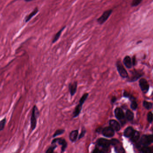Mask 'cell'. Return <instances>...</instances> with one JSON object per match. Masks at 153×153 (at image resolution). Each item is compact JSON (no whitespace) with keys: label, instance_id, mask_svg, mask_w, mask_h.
Listing matches in <instances>:
<instances>
[{"label":"cell","instance_id":"obj_1","mask_svg":"<svg viewBox=\"0 0 153 153\" xmlns=\"http://www.w3.org/2000/svg\"><path fill=\"white\" fill-rule=\"evenodd\" d=\"M111 145L110 140L104 138H99L96 141V146L93 153H106L108 151Z\"/></svg>","mask_w":153,"mask_h":153},{"label":"cell","instance_id":"obj_2","mask_svg":"<svg viewBox=\"0 0 153 153\" xmlns=\"http://www.w3.org/2000/svg\"><path fill=\"white\" fill-rule=\"evenodd\" d=\"M38 115L39 111L36 105H34L32 108L30 121V129L32 131L34 130L36 128L37 124V119L38 118Z\"/></svg>","mask_w":153,"mask_h":153},{"label":"cell","instance_id":"obj_3","mask_svg":"<svg viewBox=\"0 0 153 153\" xmlns=\"http://www.w3.org/2000/svg\"><path fill=\"white\" fill-rule=\"evenodd\" d=\"M88 96H89V94L88 93H85L82 95V96L80 99L79 101V104L76 106L74 111L73 112V118L77 117L79 115L80 113H81V110L82 107V105H83L85 101H86Z\"/></svg>","mask_w":153,"mask_h":153},{"label":"cell","instance_id":"obj_4","mask_svg":"<svg viewBox=\"0 0 153 153\" xmlns=\"http://www.w3.org/2000/svg\"><path fill=\"white\" fill-rule=\"evenodd\" d=\"M112 12V10L111 9H109L105 11L103 14L101 15V16L99 17L97 19V21L98 23L100 25L103 24L104 22H106L108 18L110 16V14Z\"/></svg>","mask_w":153,"mask_h":153},{"label":"cell","instance_id":"obj_5","mask_svg":"<svg viewBox=\"0 0 153 153\" xmlns=\"http://www.w3.org/2000/svg\"><path fill=\"white\" fill-rule=\"evenodd\" d=\"M115 117L120 121L122 124L125 123V115L123 110L119 107L116 108L114 111Z\"/></svg>","mask_w":153,"mask_h":153},{"label":"cell","instance_id":"obj_6","mask_svg":"<svg viewBox=\"0 0 153 153\" xmlns=\"http://www.w3.org/2000/svg\"><path fill=\"white\" fill-rule=\"evenodd\" d=\"M102 134L103 136L110 138L114 136L115 134V130L110 126L106 127L102 129Z\"/></svg>","mask_w":153,"mask_h":153},{"label":"cell","instance_id":"obj_7","mask_svg":"<svg viewBox=\"0 0 153 153\" xmlns=\"http://www.w3.org/2000/svg\"><path fill=\"white\" fill-rule=\"evenodd\" d=\"M56 143H58L59 145H61V152H63L67 146V143L63 138H55L52 141L51 144H55Z\"/></svg>","mask_w":153,"mask_h":153},{"label":"cell","instance_id":"obj_8","mask_svg":"<svg viewBox=\"0 0 153 153\" xmlns=\"http://www.w3.org/2000/svg\"><path fill=\"white\" fill-rule=\"evenodd\" d=\"M116 68H117V71L119 72V75L120 76L122 77L123 78H125L127 77L128 76L127 72H126L125 69L123 68V65L120 62L118 61L117 62Z\"/></svg>","mask_w":153,"mask_h":153},{"label":"cell","instance_id":"obj_9","mask_svg":"<svg viewBox=\"0 0 153 153\" xmlns=\"http://www.w3.org/2000/svg\"><path fill=\"white\" fill-rule=\"evenodd\" d=\"M153 135H144L140 139V143L144 146H146L153 143Z\"/></svg>","mask_w":153,"mask_h":153},{"label":"cell","instance_id":"obj_10","mask_svg":"<svg viewBox=\"0 0 153 153\" xmlns=\"http://www.w3.org/2000/svg\"><path fill=\"white\" fill-rule=\"evenodd\" d=\"M139 85L140 89L144 93H146L149 88V86L147 81L144 79H141L139 81Z\"/></svg>","mask_w":153,"mask_h":153},{"label":"cell","instance_id":"obj_11","mask_svg":"<svg viewBox=\"0 0 153 153\" xmlns=\"http://www.w3.org/2000/svg\"><path fill=\"white\" fill-rule=\"evenodd\" d=\"M77 87V82L75 81L74 82L71 83L68 85V89L70 95L72 96L75 94H76V89Z\"/></svg>","mask_w":153,"mask_h":153},{"label":"cell","instance_id":"obj_12","mask_svg":"<svg viewBox=\"0 0 153 153\" xmlns=\"http://www.w3.org/2000/svg\"><path fill=\"white\" fill-rule=\"evenodd\" d=\"M109 123L110 126L115 131H119L120 129V126L119 123L114 119H111Z\"/></svg>","mask_w":153,"mask_h":153},{"label":"cell","instance_id":"obj_13","mask_svg":"<svg viewBox=\"0 0 153 153\" xmlns=\"http://www.w3.org/2000/svg\"><path fill=\"white\" fill-rule=\"evenodd\" d=\"M78 136V131L77 130H73L69 133V139L72 142L76 141Z\"/></svg>","mask_w":153,"mask_h":153},{"label":"cell","instance_id":"obj_14","mask_svg":"<svg viewBox=\"0 0 153 153\" xmlns=\"http://www.w3.org/2000/svg\"><path fill=\"white\" fill-rule=\"evenodd\" d=\"M38 12V7H36L34 9V10L30 13L29 14H28L25 18V22H27L30 21L31 18L32 17H34V15H35Z\"/></svg>","mask_w":153,"mask_h":153},{"label":"cell","instance_id":"obj_15","mask_svg":"<svg viewBox=\"0 0 153 153\" xmlns=\"http://www.w3.org/2000/svg\"><path fill=\"white\" fill-rule=\"evenodd\" d=\"M65 28V26H64V27H63L62 28H61V29L60 30L56 33V34L54 35L53 38L52 40V43H54L56 42L58 39L60 38L61 33L63 31V30L64 29V28Z\"/></svg>","mask_w":153,"mask_h":153},{"label":"cell","instance_id":"obj_16","mask_svg":"<svg viewBox=\"0 0 153 153\" xmlns=\"http://www.w3.org/2000/svg\"><path fill=\"white\" fill-rule=\"evenodd\" d=\"M123 62V63L125 65V66H126V68H131L132 65L131 60L129 56H127L124 58Z\"/></svg>","mask_w":153,"mask_h":153},{"label":"cell","instance_id":"obj_17","mask_svg":"<svg viewBox=\"0 0 153 153\" xmlns=\"http://www.w3.org/2000/svg\"><path fill=\"white\" fill-rule=\"evenodd\" d=\"M133 132H134V130H133V128L131 127H128L125 130L124 133H123V135L125 137H129L131 136Z\"/></svg>","mask_w":153,"mask_h":153},{"label":"cell","instance_id":"obj_18","mask_svg":"<svg viewBox=\"0 0 153 153\" xmlns=\"http://www.w3.org/2000/svg\"><path fill=\"white\" fill-rule=\"evenodd\" d=\"M115 152L116 153H124L125 151L122 146L120 145L119 142L114 145Z\"/></svg>","mask_w":153,"mask_h":153},{"label":"cell","instance_id":"obj_19","mask_svg":"<svg viewBox=\"0 0 153 153\" xmlns=\"http://www.w3.org/2000/svg\"><path fill=\"white\" fill-rule=\"evenodd\" d=\"M139 136H140L139 133L137 131H134L131 136V139L133 141H136L138 140Z\"/></svg>","mask_w":153,"mask_h":153},{"label":"cell","instance_id":"obj_20","mask_svg":"<svg viewBox=\"0 0 153 153\" xmlns=\"http://www.w3.org/2000/svg\"><path fill=\"white\" fill-rule=\"evenodd\" d=\"M142 74L140 73V72H134L132 74V76L131 77V81H135L137 80L140 77L142 76Z\"/></svg>","mask_w":153,"mask_h":153},{"label":"cell","instance_id":"obj_21","mask_svg":"<svg viewBox=\"0 0 153 153\" xmlns=\"http://www.w3.org/2000/svg\"><path fill=\"white\" fill-rule=\"evenodd\" d=\"M126 116L127 119L128 121H131L133 119L134 117V115L133 113L130 110L127 111L126 112Z\"/></svg>","mask_w":153,"mask_h":153},{"label":"cell","instance_id":"obj_22","mask_svg":"<svg viewBox=\"0 0 153 153\" xmlns=\"http://www.w3.org/2000/svg\"><path fill=\"white\" fill-rule=\"evenodd\" d=\"M6 123V118L4 117L0 121V132L3 130Z\"/></svg>","mask_w":153,"mask_h":153},{"label":"cell","instance_id":"obj_23","mask_svg":"<svg viewBox=\"0 0 153 153\" xmlns=\"http://www.w3.org/2000/svg\"><path fill=\"white\" fill-rule=\"evenodd\" d=\"M64 132V129H58L55 131V132L54 133V134H53V137H55L56 136L60 135L63 134Z\"/></svg>","mask_w":153,"mask_h":153},{"label":"cell","instance_id":"obj_24","mask_svg":"<svg viewBox=\"0 0 153 153\" xmlns=\"http://www.w3.org/2000/svg\"><path fill=\"white\" fill-rule=\"evenodd\" d=\"M143 106L147 109H150L152 107V104L151 102L144 101L143 102Z\"/></svg>","mask_w":153,"mask_h":153},{"label":"cell","instance_id":"obj_25","mask_svg":"<svg viewBox=\"0 0 153 153\" xmlns=\"http://www.w3.org/2000/svg\"><path fill=\"white\" fill-rule=\"evenodd\" d=\"M141 151L142 152L144 153H150L152 152V150L149 147L146 146H144L141 149Z\"/></svg>","mask_w":153,"mask_h":153},{"label":"cell","instance_id":"obj_26","mask_svg":"<svg viewBox=\"0 0 153 153\" xmlns=\"http://www.w3.org/2000/svg\"><path fill=\"white\" fill-rule=\"evenodd\" d=\"M56 146H56V145H53L52 146H51L48 149H47V151H46V153H53L54 152V149L56 148Z\"/></svg>","mask_w":153,"mask_h":153},{"label":"cell","instance_id":"obj_27","mask_svg":"<svg viewBox=\"0 0 153 153\" xmlns=\"http://www.w3.org/2000/svg\"><path fill=\"white\" fill-rule=\"evenodd\" d=\"M147 120L149 123L152 122L153 120V115L152 112H150L147 115Z\"/></svg>","mask_w":153,"mask_h":153},{"label":"cell","instance_id":"obj_28","mask_svg":"<svg viewBox=\"0 0 153 153\" xmlns=\"http://www.w3.org/2000/svg\"><path fill=\"white\" fill-rule=\"evenodd\" d=\"M142 0H133L132 3V6H137L140 3Z\"/></svg>","mask_w":153,"mask_h":153},{"label":"cell","instance_id":"obj_29","mask_svg":"<svg viewBox=\"0 0 153 153\" xmlns=\"http://www.w3.org/2000/svg\"><path fill=\"white\" fill-rule=\"evenodd\" d=\"M86 132V131L85 130V128H83L82 129V130H81V132L80 133V134L79 135L78 139H80L81 138H82V137H83L84 136H85Z\"/></svg>","mask_w":153,"mask_h":153},{"label":"cell","instance_id":"obj_30","mask_svg":"<svg viewBox=\"0 0 153 153\" xmlns=\"http://www.w3.org/2000/svg\"><path fill=\"white\" fill-rule=\"evenodd\" d=\"M137 106V104L136 102V101H135V100L132 101V103L131 104V108H132V110H135L136 109Z\"/></svg>","mask_w":153,"mask_h":153},{"label":"cell","instance_id":"obj_31","mask_svg":"<svg viewBox=\"0 0 153 153\" xmlns=\"http://www.w3.org/2000/svg\"><path fill=\"white\" fill-rule=\"evenodd\" d=\"M123 96L125 97H129V94L127 92H124L123 93Z\"/></svg>","mask_w":153,"mask_h":153},{"label":"cell","instance_id":"obj_32","mask_svg":"<svg viewBox=\"0 0 153 153\" xmlns=\"http://www.w3.org/2000/svg\"><path fill=\"white\" fill-rule=\"evenodd\" d=\"M116 98H115V97H113L111 99V102L114 103L116 101Z\"/></svg>","mask_w":153,"mask_h":153},{"label":"cell","instance_id":"obj_33","mask_svg":"<svg viewBox=\"0 0 153 153\" xmlns=\"http://www.w3.org/2000/svg\"><path fill=\"white\" fill-rule=\"evenodd\" d=\"M135 61H136L135 58L133 57V59H132V63H133V65H135V63H136Z\"/></svg>","mask_w":153,"mask_h":153},{"label":"cell","instance_id":"obj_34","mask_svg":"<svg viewBox=\"0 0 153 153\" xmlns=\"http://www.w3.org/2000/svg\"><path fill=\"white\" fill-rule=\"evenodd\" d=\"M25 0V1H26V2H30V1L34 0Z\"/></svg>","mask_w":153,"mask_h":153},{"label":"cell","instance_id":"obj_35","mask_svg":"<svg viewBox=\"0 0 153 153\" xmlns=\"http://www.w3.org/2000/svg\"></svg>","mask_w":153,"mask_h":153}]
</instances>
